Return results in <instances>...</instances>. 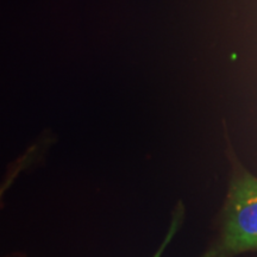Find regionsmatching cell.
Returning <instances> with one entry per match:
<instances>
[{
  "instance_id": "cell-2",
  "label": "cell",
  "mask_w": 257,
  "mask_h": 257,
  "mask_svg": "<svg viewBox=\"0 0 257 257\" xmlns=\"http://www.w3.org/2000/svg\"><path fill=\"white\" fill-rule=\"evenodd\" d=\"M204 257H229V256H227L226 253H225L223 250L219 248V246H218V248H216L214 250L208 251Z\"/></svg>"
},
{
  "instance_id": "cell-1",
  "label": "cell",
  "mask_w": 257,
  "mask_h": 257,
  "mask_svg": "<svg viewBox=\"0 0 257 257\" xmlns=\"http://www.w3.org/2000/svg\"><path fill=\"white\" fill-rule=\"evenodd\" d=\"M219 248L229 257L257 250V178L248 173L231 185Z\"/></svg>"
}]
</instances>
